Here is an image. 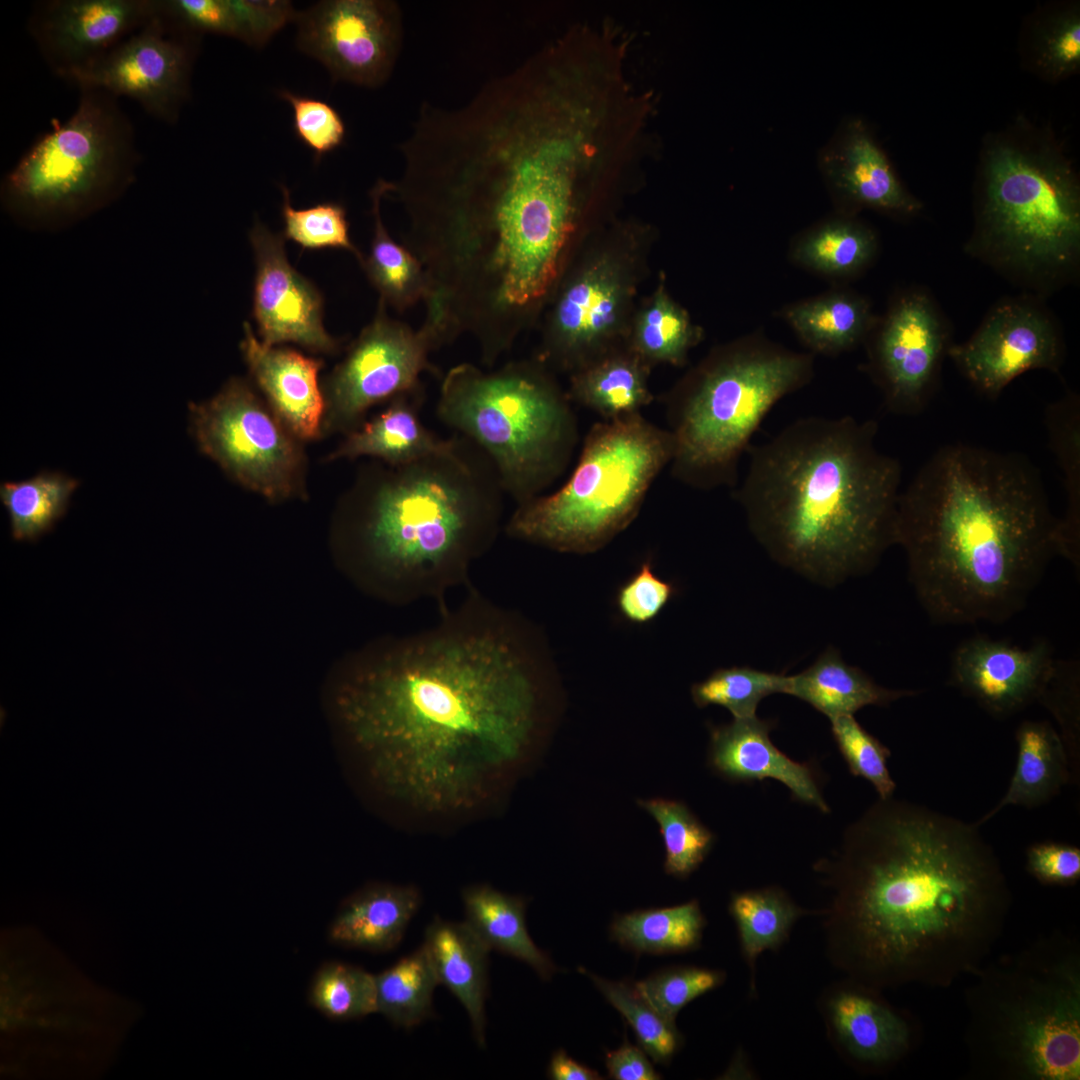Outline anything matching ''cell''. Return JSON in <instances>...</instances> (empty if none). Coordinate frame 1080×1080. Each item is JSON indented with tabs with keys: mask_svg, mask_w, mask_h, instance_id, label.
<instances>
[{
	"mask_svg": "<svg viewBox=\"0 0 1080 1080\" xmlns=\"http://www.w3.org/2000/svg\"><path fill=\"white\" fill-rule=\"evenodd\" d=\"M466 588L432 626L344 653L321 686L350 768L374 794L423 815L484 804L549 723L556 673L543 638Z\"/></svg>",
	"mask_w": 1080,
	"mask_h": 1080,
	"instance_id": "1",
	"label": "cell"
},
{
	"mask_svg": "<svg viewBox=\"0 0 1080 1080\" xmlns=\"http://www.w3.org/2000/svg\"><path fill=\"white\" fill-rule=\"evenodd\" d=\"M979 828L893 796L847 827L818 870L833 955L853 980L946 988L988 960L1012 896Z\"/></svg>",
	"mask_w": 1080,
	"mask_h": 1080,
	"instance_id": "2",
	"label": "cell"
},
{
	"mask_svg": "<svg viewBox=\"0 0 1080 1080\" xmlns=\"http://www.w3.org/2000/svg\"><path fill=\"white\" fill-rule=\"evenodd\" d=\"M895 545L922 608L945 625L1007 621L1067 555L1035 466L964 443L938 448L901 490Z\"/></svg>",
	"mask_w": 1080,
	"mask_h": 1080,
	"instance_id": "3",
	"label": "cell"
},
{
	"mask_svg": "<svg viewBox=\"0 0 1080 1080\" xmlns=\"http://www.w3.org/2000/svg\"><path fill=\"white\" fill-rule=\"evenodd\" d=\"M403 147L502 240L535 307L575 229L579 181L609 169L596 130L561 108L477 100L419 122Z\"/></svg>",
	"mask_w": 1080,
	"mask_h": 1080,
	"instance_id": "4",
	"label": "cell"
},
{
	"mask_svg": "<svg viewBox=\"0 0 1080 1080\" xmlns=\"http://www.w3.org/2000/svg\"><path fill=\"white\" fill-rule=\"evenodd\" d=\"M877 432L874 420L808 416L750 445L735 496L773 561L832 587L895 545L902 468L878 449Z\"/></svg>",
	"mask_w": 1080,
	"mask_h": 1080,
	"instance_id": "5",
	"label": "cell"
},
{
	"mask_svg": "<svg viewBox=\"0 0 1080 1080\" xmlns=\"http://www.w3.org/2000/svg\"><path fill=\"white\" fill-rule=\"evenodd\" d=\"M386 465L336 523L337 567L387 605L444 606L450 590L471 584L473 563L499 534L505 492L495 466L458 433L434 454Z\"/></svg>",
	"mask_w": 1080,
	"mask_h": 1080,
	"instance_id": "6",
	"label": "cell"
},
{
	"mask_svg": "<svg viewBox=\"0 0 1080 1080\" xmlns=\"http://www.w3.org/2000/svg\"><path fill=\"white\" fill-rule=\"evenodd\" d=\"M965 994L974 1074L1080 1079V947L1058 931L983 963Z\"/></svg>",
	"mask_w": 1080,
	"mask_h": 1080,
	"instance_id": "7",
	"label": "cell"
},
{
	"mask_svg": "<svg viewBox=\"0 0 1080 1080\" xmlns=\"http://www.w3.org/2000/svg\"><path fill=\"white\" fill-rule=\"evenodd\" d=\"M437 415L487 454L517 504L540 495L565 470L578 435L561 392L521 365L492 372L469 363L452 367L441 384Z\"/></svg>",
	"mask_w": 1080,
	"mask_h": 1080,
	"instance_id": "8",
	"label": "cell"
},
{
	"mask_svg": "<svg viewBox=\"0 0 1080 1080\" xmlns=\"http://www.w3.org/2000/svg\"><path fill=\"white\" fill-rule=\"evenodd\" d=\"M75 111L39 137L4 176L1 204L17 223L54 230L111 204L135 181V131L118 97L78 87Z\"/></svg>",
	"mask_w": 1080,
	"mask_h": 1080,
	"instance_id": "9",
	"label": "cell"
},
{
	"mask_svg": "<svg viewBox=\"0 0 1080 1080\" xmlns=\"http://www.w3.org/2000/svg\"><path fill=\"white\" fill-rule=\"evenodd\" d=\"M674 442L640 413L596 423L567 482L517 504L505 528L515 539L564 553H593L638 514Z\"/></svg>",
	"mask_w": 1080,
	"mask_h": 1080,
	"instance_id": "10",
	"label": "cell"
},
{
	"mask_svg": "<svg viewBox=\"0 0 1080 1080\" xmlns=\"http://www.w3.org/2000/svg\"><path fill=\"white\" fill-rule=\"evenodd\" d=\"M812 372L811 356L757 341L711 360L669 413L673 474L698 489L734 486L763 419Z\"/></svg>",
	"mask_w": 1080,
	"mask_h": 1080,
	"instance_id": "11",
	"label": "cell"
},
{
	"mask_svg": "<svg viewBox=\"0 0 1080 1080\" xmlns=\"http://www.w3.org/2000/svg\"><path fill=\"white\" fill-rule=\"evenodd\" d=\"M980 227L1003 262L1054 272L1080 247V193L1068 161L1053 147L996 140L983 165Z\"/></svg>",
	"mask_w": 1080,
	"mask_h": 1080,
	"instance_id": "12",
	"label": "cell"
},
{
	"mask_svg": "<svg viewBox=\"0 0 1080 1080\" xmlns=\"http://www.w3.org/2000/svg\"><path fill=\"white\" fill-rule=\"evenodd\" d=\"M26 955L17 964L19 977L11 972V984L4 983L11 993L5 991L3 1030L10 1037L19 1038L21 1061H35V1065L58 1064L82 1066L101 1058L102 1048L109 1050L117 1039L115 1001L94 993L85 981L78 978L71 985L57 1006L55 1004L71 976L68 972L58 997L57 989L64 971L62 962L56 963L46 956L49 994L41 963ZM8 979V977H5Z\"/></svg>",
	"mask_w": 1080,
	"mask_h": 1080,
	"instance_id": "13",
	"label": "cell"
},
{
	"mask_svg": "<svg viewBox=\"0 0 1080 1080\" xmlns=\"http://www.w3.org/2000/svg\"><path fill=\"white\" fill-rule=\"evenodd\" d=\"M200 451L244 487L270 501L302 497L304 456L290 431L241 379L189 405Z\"/></svg>",
	"mask_w": 1080,
	"mask_h": 1080,
	"instance_id": "14",
	"label": "cell"
},
{
	"mask_svg": "<svg viewBox=\"0 0 1080 1080\" xmlns=\"http://www.w3.org/2000/svg\"><path fill=\"white\" fill-rule=\"evenodd\" d=\"M432 350L421 328L390 318L379 300L375 317L327 379L323 425L351 432L371 406L422 389L421 373L433 371Z\"/></svg>",
	"mask_w": 1080,
	"mask_h": 1080,
	"instance_id": "15",
	"label": "cell"
},
{
	"mask_svg": "<svg viewBox=\"0 0 1080 1080\" xmlns=\"http://www.w3.org/2000/svg\"><path fill=\"white\" fill-rule=\"evenodd\" d=\"M201 36L165 15H155L122 41L75 86L103 89L135 100L150 116L175 124L191 93Z\"/></svg>",
	"mask_w": 1080,
	"mask_h": 1080,
	"instance_id": "16",
	"label": "cell"
},
{
	"mask_svg": "<svg viewBox=\"0 0 1080 1080\" xmlns=\"http://www.w3.org/2000/svg\"><path fill=\"white\" fill-rule=\"evenodd\" d=\"M296 44L332 78L375 88L390 77L402 42L399 5L388 0H324L297 11Z\"/></svg>",
	"mask_w": 1080,
	"mask_h": 1080,
	"instance_id": "17",
	"label": "cell"
},
{
	"mask_svg": "<svg viewBox=\"0 0 1080 1080\" xmlns=\"http://www.w3.org/2000/svg\"><path fill=\"white\" fill-rule=\"evenodd\" d=\"M157 10L158 0H43L27 30L51 72L76 84Z\"/></svg>",
	"mask_w": 1080,
	"mask_h": 1080,
	"instance_id": "18",
	"label": "cell"
},
{
	"mask_svg": "<svg viewBox=\"0 0 1080 1080\" xmlns=\"http://www.w3.org/2000/svg\"><path fill=\"white\" fill-rule=\"evenodd\" d=\"M945 350V331L931 302L919 294L901 299L887 317L870 359L890 412L915 416L924 410Z\"/></svg>",
	"mask_w": 1080,
	"mask_h": 1080,
	"instance_id": "19",
	"label": "cell"
},
{
	"mask_svg": "<svg viewBox=\"0 0 1080 1080\" xmlns=\"http://www.w3.org/2000/svg\"><path fill=\"white\" fill-rule=\"evenodd\" d=\"M1058 660L1045 639L1027 647L975 635L952 653L949 685L994 718L1004 719L1040 701Z\"/></svg>",
	"mask_w": 1080,
	"mask_h": 1080,
	"instance_id": "20",
	"label": "cell"
},
{
	"mask_svg": "<svg viewBox=\"0 0 1080 1080\" xmlns=\"http://www.w3.org/2000/svg\"><path fill=\"white\" fill-rule=\"evenodd\" d=\"M948 353L965 377L992 398L1026 371H1057L1062 358L1049 320L1018 303L997 307L968 341L950 347Z\"/></svg>",
	"mask_w": 1080,
	"mask_h": 1080,
	"instance_id": "21",
	"label": "cell"
},
{
	"mask_svg": "<svg viewBox=\"0 0 1080 1080\" xmlns=\"http://www.w3.org/2000/svg\"><path fill=\"white\" fill-rule=\"evenodd\" d=\"M250 240L256 260L253 312L261 342H293L313 352L335 353L338 342L324 328L321 295L290 265L284 238L256 222Z\"/></svg>",
	"mask_w": 1080,
	"mask_h": 1080,
	"instance_id": "22",
	"label": "cell"
},
{
	"mask_svg": "<svg viewBox=\"0 0 1080 1080\" xmlns=\"http://www.w3.org/2000/svg\"><path fill=\"white\" fill-rule=\"evenodd\" d=\"M819 165L834 194L846 204L898 214L916 213L921 208L860 120L842 126L821 152Z\"/></svg>",
	"mask_w": 1080,
	"mask_h": 1080,
	"instance_id": "23",
	"label": "cell"
},
{
	"mask_svg": "<svg viewBox=\"0 0 1080 1080\" xmlns=\"http://www.w3.org/2000/svg\"><path fill=\"white\" fill-rule=\"evenodd\" d=\"M773 728V721L757 716L712 727L711 767L735 782L775 779L787 786L796 800L828 813L830 808L820 791L815 769L781 752L771 741Z\"/></svg>",
	"mask_w": 1080,
	"mask_h": 1080,
	"instance_id": "24",
	"label": "cell"
},
{
	"mask_svg": "<svg viewBox=\"0 0 1080 1080\" xmlns=\"http://www.w3.org/2000/svg\"><path fill=\"white\" fill-rule=\"evenodd\" d=\"M241 350L251 375L282 424L298 440L318 438L326 408L318 383L323 362L292 349L265 345L247 322Z\"/></svg>",
	"mask_w": 1080,
	"mask_h": 1080,
	"instance_id": "25",
	"label": "cell"
},
{
	"mask_svg": "<svg viewBox=\"0 0 1080 1080\" xmlns=\"http://www.w3.org/2000/svg\"><path fill=\"white\" fill-rule=\"evenodd\" d=\"M827 1011L836 1038L858 1062L890 1064L912 1047L915 1036L910 1021L875 987L853 980L830 998Z\"/></svg>",
	"mask_w": 1080,
	"mask_h": 1080,
	"instance_id": "26",
	"label": "cell"
},
{
	"mask_svg": "<svg viewBox=\"0 0 1080 1080\" xmlns=\"http://www.w3.org/2000/svg\"><path fill=\"white\" fill-rule=\"evenodd\" d=\"M615 272L599 264L570 283L552 313L548 353L562 361L599 341L615 324L621 302Z\"/></svg>",
	"mask_w": 1080,
	"mask_h": 1080,
	"instance_id": "27",
	"label": "cell"
},
{
	"mask_svg": "<svg viewBox=\"0 0 1080 1080\" xmlns=\"http://www.w3.org/2000/svg\"><path fill=\"white\" fill-rule=\"evenodd\" d=\"M424 947L439 984L447 987L466 1009L473 1036L484 1047L490 949L466 922L436 917L424 933Z\"/></svg>",
	"mask_w": 1080,
	"mask_h": 1080,
	"instance_id": "28",
	"label": "cell"
},
{
	"mask_svg": "<svg viewBox=\"0 0 1080 1080\" xmlns=\"http://www.w3.org/2000/svg\"><path fill=\"white\" fill-rule=\"evenodd\" d=\"M421 903L414 886L377 883L345 899L328 930L338 946L370 952L395 948Z\"/></svg>",
	"mask_w": 1080,
	"mask_h": 1080,
	"instance_id": "29",
	"label": "cell"
},
{
	"mask_svg": "<svg viewBox=\"0 0 1080 1080\" xmlns=\"http://www.w3.org/2000/svg\"><path fill=\"white\" fill-rule=\"evenodd\" d=\"M1017 761L1003 797L975 824L981 826L1007 806L1039 807L1068 783L1071 765L1065 743L1048 721L1025 720L1016 729Z\"/></svg>",
	"mask_w": 1080,
	"mask_h": 1080,
	"instance_id": "30",
	"label": "cell"
},
{
	"mask_svg": "<svg viewBox=\"0 0 1080 1080\" xmlns=\"http://www.w3.org/2000/svg\"><path fill=\"white\" fill-rule=\"evenodd\" d=\"M833 719L854 715L867 706H887L917 690L889 689L877 684L859 667L847 663L840 652L828 647L801 672L788 675L786 693Z\"/></svg>",
	"mask_w": 1080,
	"mask_h": 1080,
	"instance_id": "31",
	"label": "cell"
},
{
	"mask_svg": "<svg viewBox=\"0 0 1080 1080\" xmlns=\"http://www.w3.org/2000/svg\"><path fill=\"white\" fill-rule=\"evenodd\" d=\"M421 400L422 389L396 396L384 411L349 432L329 459L371 456L397 466L444 449L450 438H440L423 425L418 415Z\"/></svg>",
	"mask_w": 1080,
	"mask_h": 1080,
	"instance_id": "32",
	"label": "cell"
},
{
	"mask_svg": "<svg viewBox=\"0 0 1080 1080\" xmlns=\"http://www.w3.org/2000/svg\"><path fill=\"white\" fill-rule=\"evenodd\" d=\"M465 922L490 950L525 962L544 980L556 971L550 957L530 937L525 901L488 885H474L462 894Z\"/></svg>",
	"mask_w": 1080,
	"mask_h": 1080,
	"instance_id": "33",
	"label": "cell"
},
{
	"mask_svg": "<svg viewBox=\"0 0 1080 1080\" xmlns=\"http://www.w3.org/2000/svg\"><path fill=\"white\" fill-rule=\"evenodd\" d=\"M392 187L393 183L379 179L370 191L374 232L362 266L380 294V301L403 312L425 300L428 284L418 258L407 246L400 245L390 236L382 220L381 201L391 193Z\"/></svg>",
	"mask_w": 1080,
	"mask_h": 1080,
	"instance_id": "34",
	"label": "cell"
},
{
	"mask_svg": "<svg viewBox=\"0 0 1080 1080\" xmlns=\"http://www.w3.org/2000/svg\"><path fill=\"white\" fill-rule=\"evenodd\" d=\"M704 918L696 900L666 907L636 910L617 916L611 937L637 953L670 954L698 946Z\"/></svg>",
	"mask_w": 1080,
	"mask_h": 1080,
	"instance_id": "35",
	"label": "cell"
},
{
	"mask_svg": "<svg viewBox=\"0 0 1080 1080\" xmlns=\"http://www.w3.org/2000/svg\"><path fill=\"white\" fill-rule=\"evenodd\" d=\"M640 359L617 356L588 367L573 380L575 399L604 420L638 414L652 400Z\"/></svg>",
	"mask_w": 1080,
	"mask_h": 1080,
	"instance_id": "36",
	"label": "cell"
},
{
	"mask_svg": "<svg viewBox=\"0 0 1080 1080\" xmlns=\"http://www.w3.org/2000/svg\"><path fill=\"white\" fill-rule=\"evenodd\" d=\"M786 318L814 351L835 354L854 346L869 322L866 303L849 294H831L791 307Z\"/></svg>",
	"mask_w": 1080,
	"mask_h": 1080,
	"instance_id": "37",
	"label": "cell"
},
{
	"mask_svg": "<svg viewBox=\"0 0 1080 1080\" xmlns=\"http://www.w3.org/2000/svg\"><path fill=\"white\" fill-rule=\"evenodd\" d=\"M377 1012L398 1027L410 1029L433 1014L438 979L421 946L375 975Z\"/></svg>",
	"mask_w": 1080,
	"mask_h": 1080,
	"instance_id": "38",
	"label": "cell"
},
{
	"mask_svg": "<svg viewBox=\"0 0 1080 1080\" xmlns=\"http://www.w3.org/2000/svg\"><path fill=\"white\" fill-rule=\"evenodd\" d=\"M77 486L74 478L48 471L27 480L2 483L0 498L9 514L12 536L33 540L46 532L65 513Z\"/></svg>",
	"mask_w": 1080,
	"mask_h": 1080,
	"instance_id": "39",
	"label": "cell"
},
{
	"mask_svg": "<svg viewBox=\"0 0 1080 1080\" xmlns=\"http://www.w3.org/2000/svg\"><path fill=\"white\" fill-rule=\"evenodd\" d=\"M730 912L737 924L743 953L753 965L760 953L783 942L802 915L784 891L769 887L735 893Z\"/></svg>",
	"mask_w": 1080,
	"mask_h": 1080,
	"instance_id": "40",
	"label": "cell"
},
{
	"mask_svg": "<svg viewBox=\"0 0 1080 1080\" xmlns=\"http://www.w3.org/2000/svg\"><path fill=\"white\" fill-rule=\"evenodd\" d=\"M1050 448L1063 471L1067 510L1062 528L1067 559L1078 566L1080 519V408L1075 396L1049 406L1045 413Z\"/></svg>",
	"mask_w": 1080,
	"mask_h": 1080,
	"instance_id": "41",
	"label": "cell"
},
{
	"mask_svg": "<svg viewBox=\"0 0 1080 1080\" xmlns=\"http://www.w3.org/2000/svg\"><path fill=\"white\" fill-rule=\"evenodd\" d=\"M876 247L873 233L858 222L836 219L807 233L796 245L795 259L830 275L851 274L867 264Z\"/></svg>",
	"mask_w": 1080,
	"mask_h": 1080,
	"instance_id": "42",
	"label": "cell"
},
{
	"mask_svg": "<svg viewBox=\"0 0 1080 1080\" xmlns=\"http://www.w3.org/2000/svg\"><path fill=\"white\" fill-rule=\"evenodd\" d=\"M787 678L785 674L747 665L719 668L693 684L691 696L699 708L717 705L727 709L734 719L751 718L764 698L786 693Z\"/></svg>",
	"mask_w": 1080,
	"mask_h": 1080,
	"instance_id": "43",
	"label": "cell"
},
{
	"mask_svg": "<svg viewBox=\"0 0 1080 1080\" xmlns=\"http://www.w3.org/2000/svg\"><path fill=\"white\" fill-rule=\"evenodd\" d=\"M638 805L658 823L666 852L664 869L684 878L703 862L714 834L680 801L664 798L639 800Z\"/></svg>",
	"mask_w": 1080,
	"mask_h": 1080,
	"instance_id": "44",
	"label": "cell"
},
{
	"mask_svg": "<svg viewBox=\"0 0 1080 1080\" xmlns=\"http://www.w3.org/2000/svg\"><path fill=\"white\" fill-rule=\"evenodd\" d=\"M310 1004L326 1017L344 1021L377 1012L375 975L342 962H327L315 973Z\"/></svg>",
	"mask_w": 1080,
	"mask_h": 1080,
	"instance_id": "45",
	"label": "cell"
},
{
	"mask_svg": "<svg viewBox=\"0 0 1080 1080\" xmlns=\"http://www.w3.org/2000/svg\"><path fill=\"white\" fill-rule=\"evenodd\" d=\"M586 974L632 1027L644 1052L657 1063H669L680 1045L675 1024L660 1016L637 994L632 985L606 980L588 972Z\"/></svg>",
	"mask_w": 1080,
	"mask_h": 1080,
	"instance_id": "46",
	"label": "cell"
},
{
	"mask_svg": "<svg viewBox=\"0 0 1080 1080\" xmlns=\"http://www.w3.org/2000/svg\"><path fill=\"white\" fill-rule=\"evenodd\" d=\"M694 342L695 333L686 314L659 293L639 320L635 338L638 356L680 364Z\"/></svg>",
	"mask_w": 1080,
	"mask_h": 1080,
	"instance_id": "47",
	"label": "cell"
},
{
	"mask_svg": "<svg viewBox=\"0 0 1080 1080\" xmlns=\"http://www.w3.org/2000/svg\"><path fill=\"white\" fill-rule=\"evenodd\" d=\"M284 237L308 249L339 248L350 251L362 264L363 256L349 235V224L343 205L336 202L318 203L305 209L291 205L288 189L281 186Z\"/></svg>",
	"mask_w": 1080,
	"mask_h": 1080,
	"instance_id": "48",
	"label": "cell"
},
{
	"mask_svg": "<svg viewBox=\"0 0 1080 1080\" xmlns=\"http://www.w3.org/2000/svg\"><path fill=\"white\" fill-rule=\"evenodd\" d=\"M831 732L852 775L867 780L879 798L893 796L896 783L889 773L891 751L855 719L843 715L830 719Z\"/></svg>",
	"mask_w": 1080,
	"mask_h": 1080,
	"instance_id": "49",
	"label": "cell"
},
{
	"mask_svg": "<svg viewBox=\"0 0 1080 1080\" xmlns=\"http://www.w3.org/2000/svg\"><path fill=\"white\" fill-rule=\"evenodd\" d=\"M722 981V973L718 971L670 967L635 982L633 988L660 1016L674 1024L676 1015L685 1005Z\"/></svg>",
	"mask_w": 1080,
	"mask_h": 1080,
	"instance_id": "50",
	"label": "cell"
},
{
	"mask_svg": "<svg viewBox=\"0 0 1080 1080\" xmlns=\"http://www.w3.org/2000/svg\"><path fill=\"white\" fill-rule=\"evenodd\" d=\"M279 97L289 103L293 112V130L296 137L319 159L340 147L346 136V127L339 112L328 102L287 89L278 91Z\"/></svg>",
	"mask_w": 1080,
	"mask_h": 1080,
	"instance_id": "51",
	"label": "cell"
},
{
	"mask_svg": "<svg viewBox=\"0 0 1080 1080\" xmlns=\"http://www.w3.org/2000/svg\"><path fill=\"white\" fill-rule=\"evenodd\" d=\"M1036 67L1052 79L1068 76L1080 65V17L1076 9L1045 21L1033 43Z\"/></svg>",
	"mask_w": 1080,
	"mask_h": 1080,
	"instance_id": "52",
	"label": "cell"
},
{
	"mask_svg": "<svg viewBox=\"0 0 1080 1080\" xmlns=\"http://www.w3.org/2000/svg\"><path fill=\"white\" fill-rule=\"evenodd\" d=\"M674 593V585L661 579L647 560L620 587L616 602L625 619L632 623L645 624L662 612Z\"/></svg>",
	"mask_w": 1080,
	"mask_h": 1080,
	"instance_id": "53",
	"label": "cell"
},
{
	"mask_svg": "<svg viewBox=\"0 0 1080 1080\" xmlns=\"http://www.w3.org/2000/svg\"><path fill=\"white\" fill-rule=\"evenodd\" d=\"M1075 663L1058 660L1055 673L1040 701L1045 703L1061 726V737L1068 751L1071 767L1078 758L1079 714L1078 673Z\"/></svg>",
	"mask_w": 1080,
	"mask_h": 1080,
	"instance_id": "54",
	"label": "cell"
},
{
	"mask_svg": "<svg viewBox=\"0 0 1080 1080\" xmlns=\"http://www.w3.org/2000/svg\"><path fill=\"white\" fill-rule=\"evenodd\" d=\"M1026 867L1042 884L1072 885L1080 879V849L1061 842L1035 843L1026 851Z\"/></svg>",
	"mask_w": 1080,
	"mask_h": 1080,
	"instance_id": "55",
	"label": "cell"
},
{
	"mask_svg": "<svg viewBox=\"0 0 1080 1080\" xmlns=\"http://www.w3.org/2000/svg\"><path fill=\"white\" fill-rule=\"evenodd\" d=\"M608 1074L616 1080H658L661 1075L655 1071L644 1050L632 1045L627 1039L616 1050L605 1055Z\"/></svg>",
	"mask_w": 1080,
	"mask_h": 1080,
	"instance_id": "56",
	"label": "cell"
},
{
	"mask_svg": "<svg viewBox=\"0 0 1080 1080\" xmlns=\"http://www.w3.org/2000/svg\"><path fill=\"white\" fill-rule=\"evenodd\" d=\"M547 1075L553 1080L603 1079L597 1071L577 1062L562 1049L553 1053L548 1065Z\"/></svg>",
	"mask_w": 1080,
	"mask_h": 1080,
	"instance_id": "57",
	"label": "cell"
}]
</instances>
